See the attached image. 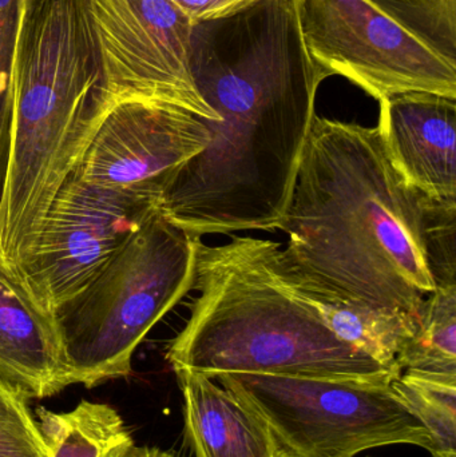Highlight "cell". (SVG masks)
<instances>
[{
  "label": "cell",
  "mask_w": 456,
  "mask_h": 457,
  "mask_svg": "<svg viewBox=\"0 0 456 457\" xmlns=\"http://www.w3.org/2000/svg\"><path fill=\"white\" fill-rule=\"evenodd\" d=\"M444 204L402 179L377 126L316 115L280 228L284 261L340 297L418 319L436 289L431 236Z\"/></svg>",
  "instance_id": "obj_1"
},
{
  "label": "cell",
  "mask_w": 456,
  "mask_h": 457,
  "mask_svg": "<svg viewBox=\"0 0 456 457\" xmlns=\"http://www.w3.org/2000/svg\"><path fill=\"white\" fill-rule=\"evenodd\" d=\"M281 245L235 237L201 245L192 305L166 359L206 378L273 375L391 384L396 373L340 340L284 279Z\"/></svg>",
  "instance_id": "obj_2"
},
{
  "label": "cell",
  "mask_w": 456,
  "mask_h": 457,
  "mask_svg": "<svg viewBox=\"0 0 456 457\" xmlns=\"http://www.w3.org/2000/svg\"><path fill=\"white\" fill-rule=\"evenodd\" d=\"M193 78L220 120L208 122V146L185 163L163 193L161 214L200 238L280 230L323 78L209 69Z\"/></svg>",
  "instance_id": "obj_3"
},
{
  "label": "cell",
  "mask_w": 456,
  "mask_h": 457,
  "mask_svg": "<svg viewBox=\"0 0 456 457\" xmlns=\"http://www.w3.org/2000/svg\"><path fill=\"white\" fill-rule=\"evenodd\" d=\"M83 0H46L18 59L0 262L29 257L48 208L110 109Z\"/></svg>",
  "instance_id": "obj_4"
},
{
  "label": "cell",
  "mask_w": 456,
  "mask_h": 457,
  "mask_svg": "<svg viewBox=\"0 0 456 457\" xmlns=\"http://www.w3.org/2000/svg\"><path fill=\"white\" fill-rule=\"evenodd\" d=\"M201 245L158 212L54 312L67 386L130 375L139 344L193 290Z\"/></svg>",
  "instance_id": "obj_5"
},
{
  "label": "cell",
  "mask_w": 456,
  "mask_h": 457,
  "mask_svg": "<svg viewBox=\"0 0 456 457\" xmlns=\"http://www.w3.org/2000/svg\"><path fill=\"white\" fill-rule=\"evenodd\" d=\"M216 380L264 421L283 457H355L394 445L431 447L427 429L390 384L273 375Z\"/></svg>",
  "instance_id": "obj_6"
},
{
  "label": "cell",
  "mask_w": 456,
  "mask_h": 457,
  "mask_svg": "<svg viewBox=\"0 0 456 457\" xmlns=\"http://www.w3.org/2000/svg\"><path fill=\"white\" fill-rule=\"evenodd\" d=\"M299 15L308 53L328 77H344L377 102L404 93L456 99V64L371 0H299Z\"/></svg>",
  "instance_id": "obj_7"
},
{
  "label": "cell",
  "mask_w": 456,
  "mask_h": 457,
  "mask_svg": "<svg viewBox=\"0 0 456 457\" xmlns=\"http://www.w3.org/2000/svg\"><path fill=\"white\" fill-rule=\"evenodd\" d=\"M110 104L142 99L220 117L190 70L193 21L171 0H83Z\"/></svg>",
  "instance_id": "obj_8"
},
{
  "label": "cell",
  "mask_w": 456,
  "mask_h": 457,
  "mask_svg": "<svg viewBox=\"0 0 456 457\" xmlns=\"http://www.w3.org/2000/svg\"><path fill=\"white\" fill-rule=\"evenodd\" d=\"M161 198L87 184L70 174L56 193L29 257L13 273L54 313L160 212Z\"/></svg>",
  "instance_id": "obj_9"
},
{
  "label": "cell",
  "mask_w": 456,
  "mask_h": 457,
  "mask_svg": "<svg viewBox=\"0 0 456 457\" xmlns=\"http://www.w3.org/2000/svg\"><path fill=\"white\" fill-rule=\"evenodd\" d=\"M208 122L161 102H114L72 174L87 184L139 190L162 200L174 176L211 142Z\"/></svg>",
  "instance_id": "obj_10"
},
{
  "label": "cell",
  "mask_w": 456,
  "mask_h": 457,
  "mask_svg": "<svg viewBox=\"0 0 456 457\" xmlns=\"http://www.w3.org/2000/svg\"><path fill=\"white\" fill-rule=\"evenodd\" d=\"M379 104L377 129L396 173L431 200L456 201V99L404 93Z\"/></svg>",
  "instance_id": "obj_11"
},
{
  "label": "cell",
  "mask_w": 456,
  "mask_h": 457,
  "mask_svg": "<svg viewBox=\"0 0 456 457\" xmlns=\"http://www.w3.org/2000/svg\"><path fill=\"white\" fill-rule=\"evenodd\" d=\"M0 380L27 399L66 388V368L54 314L0 262Z\"/></svg>",
  "instance_id": "obj_12"
},
{
  "label": "cell",
  "mask_w": 456,
  "mask_h": 457,
  "mask_svg": "<svg viewBox=\"0 0 456 457\" xmlns=\"http://www.w3.org/2000/svg\"><path fill=\"white\" fill-rule=\"evenodd\" d=\"M195 457H283L264 421L211 378L176 370Z\"/></svg>",
  "instance_id": "obj_13"
},
{
  "label": "cell",
  "mask_w": 456,
  "mask_h": 457,
  "mask_svg": "<svg viewBox=\"0 0 456 457\" xmlns=\"http://www.w3.org/2000/svg\"><path fill=\"white\" fill-rule=\"evenodd\" d=\"M278 263L289 287L318 312L324 324L340 340L401 375L396 357L414 335L418 319L399 312L361 305L324 289L289 268L284 261L283 249L278 252Z\"/></svg>",
  "instance_id": "obj_14"
},
{
  "label": "cell",
  "mask_w": 456,
  "mask_h": 457,
  "mask_svg": "<svg viewBox=\"0 0 456 457\" xmlns=\"http://www.w3.org/2000/svg\"><path fill=\"white\" fill-rule=\"evenodd\" d=\"M47 457H125L134 447L120 413L102 403L80 402L70 412L37 408Z\"/></svg>",
  "instance_id": "obj_15"
},
{
  "label": "cell",
  "mask_w": 456,
  "mask_h": 457,
  "mask_svg": "<svg viewBox=\"0 0 456 457\" xmlns=\"http://www.w3.org/2000/svg\"><path fill=\"white\" fill-rule=\"evenodd\" d=\"M399 372L456 381V284L426 297L417 329L396 357Z\"/></svg>",
  "instance_id": "obj_16"
},
{
  "label": "cell",
  "mask_w": 456,
  "mask_h": 457,
  "mask_svg": "<svg viewBox=\"0 0 456 457\" xmlns=\"http://www.w3.org/2000/svg\"><path fill=\"white\" fill-rule=\"evenodd\" d=\"M390 386L427 429L431 456L456 457V381L406 370Z\"/></svg>",
  "instance_id": "obj_17"
},
{
  "label": "cell",
  "mask_w": 456,
  "mask_h": 457,
  "mask_svg": "<svg viewBox=\"0 0 456 457\" xmlns=\"http://www.w3.org/2000/svg\"><path fill=\"white\" fill-rule=\"evenodd\" d=\"M46 0H0V205L12 146L13 82L29 29Z\"/></svg>",
  "instance_id": "obj_18"
},
{
  "label": "cell",
  "mask_w": 456,
  "mask_h": 457,
  "mask_svg": "<svg viewBox=\"0 0 456 457\" xmlns=\"http://www.w3.org/2000/svg\"><path fill=\"white\" fill-rule=\"evenodd\" d=\"M434 53L456 64V0H371Z\"/></svg>",
  "instance_id": "obj_19"
},
{
  "label": "cell",
  "mask_w": 456,
  "mask_h": 457,
  "mask_svg": "<svg viewBox=\"0 0 456 457\" xmlns=\"http://www.w3.org/2000/svg\"><path fill=\"white\" fill-rule=\"evenodd\" d=\"M27 397L0 380V457H47Z\"/></svg>",
  "instance_id": "obj_20"
},
{
  "label": "cell",
  "mask_w": 456,
  "mask_h": 457,
  "mask_svg": "<svg viewBox=\"0 0 456 457\" xmlns=\"http://www.w3.org/2000/svg\"><path fill=\"white\" fill-rule=\"evenodd\" d=\"M193 23L224 15L251 0H171Z\"/></svg>",
  "instance_id": "obj_21"
},
{
  "label": "cell",
  "mask_w": 456,
  "mask_h": 457,
  "mask_svg": "<svg viewBox=\"0 0 456 457\" xmlns=\"http://www.w3.org/2000/svg\"><path fill=\"white\" fill-rule=\"evenodd\" d=\"M125 457H178L170 453L153 447H137L134 445Z\"/></svg>",
  "instance_id": "obj_22"
}]
</instances>
